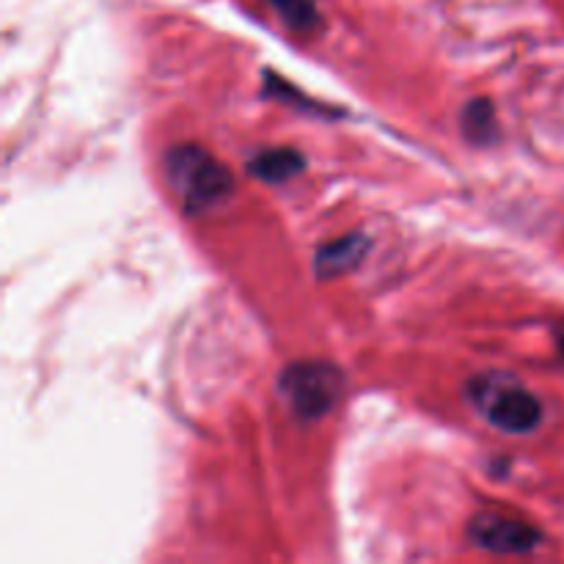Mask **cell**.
<instances>
[{
	"mask_svg": "<svg viewBox=\"0 0 564 564\" xmlns=\"http://www.w3.org/2000/svg\"><path fill=\"white\" fill-rule=\"evenodd\" d=\"M284 25L295 33H314L319 28L317 0H264Z\"/></svg>",
	"mask_w": 564,
	"mask_h": 564,
	"instance_id": "obj_8",
	"label": "cell"
},
{
	"mask_svg": "<svg viewBox=\"0 0 564 564\" xmlns=\"http://www.w3.org/2000/svg\"><path fill=\"white\" fill-rule=\"evenodd\" d=\"M369 240L364 235H347L339 240L325 242L323 248L314 257V273L319 279H339V275L350 273L352 268L361 264V259L367 257Z\"/></svg>",
	"mask_w": 564,
	"mask_h": 564,
	"instance_id": "obj_5",
	"label": "cell"
},
{
	"mask_svg": "<svg viewBox=\"0 0 564 564\" xmlns=\"http://www.w3.org/2000/svg\"><path fill=\"white\" fill-rule=\"evenodd\" d=\"M165 180L187 215H202L224 204L235 191L231 171L196 143H180L165 154Z\"/></svg>",
	"mask_w": 564,
	"mask_h": 564,
	"instance_id": "obj_1",
	"label": "cell"
},
{
	"mask_svg": "<svg viewBox=\"0 0 564 564\" xmlns=\"http://www.w3.org/2000/svg\"><path fill=\"white\" fill-rule=\"evenodd\" d=\"M345 391V375L328 361H295L279 375V394L295 416L314 422L334 411Z\"/></svg>",
	"mask_w": 564,
	"mask_h": 564,
	"instance_id": "obj_3",
	"label": "cell"
},
{
	"mask_svg": "<svg viewBox=\"0 0 564 564\" xmlns=\"http://www.w3.org/2000/svg\"><path fill=\"white\" fill-rule=\"evenodd\" d=\"M468 540L477 549L490 551V554L518 556L538 549L543 543V534L532 523H523L518 518L499 516V512H479L468 527Z\"/></svg>",
	"mask_w": 564,
	"mask_h": 564,
	"instance_id": "obj_4",
	"label": "cell"
},
{
	"mask_svg": "<svg viewBox=\"0 0 564 564\" xmlns=\"http://www.w3.org/2000/svg\"><path fill=\"white\" fill-rule=\"evenodd\" d=\"M556 347H560V352H562V358H564V328L556 330Z\"/></svg>",
	"mask_w": 564,
	"mask_h": 564,
	"instance_id": "obj_9",
	"label": "cell"
},
{
	"mask_svg": "<svg viewBox=\"0 0 564 564\" xmlns=\"http://www.w3.org/2000/svg\"><path fill=\"white\" fill-rule=\"evenodd\" d=\"M460 121H463V132H466L468 141L474 143H490L496 138V110H494V102L490 99H471V102L463 108L460 113Z\"/></svg>",
	"mask_w": 564,
	"mask_h": 564,
	"instance_id": "obj_7",
	"label": "cell"
},
{
	"mask_svg": "<svg viewBox=\"0 0 564 564\" xmlns=\"http://www.w3.org/2000/svg\"><path fill=\"white\" fill-rule=\"evenodd\" d=\"M466 397L490 427L507 435H529L543 424V402L512 375L485 372L468 380Z\"/></svg>",
	"mask_w": 564,
	"mask_h": 564,
	"instance_id": "obj_2",
	"label": "cell"
},
{
	"mask_svg": "<svg viewBox=\"0 0 564 564\" xmlns=\"http://www.w3.org/2000/svg\"><path fill=\"white\" fill-rule=\"evenodd\" d=\"M306 169V160L297 149L279 147V149H262L248 160V174L257 180L268 182V185H284V182L295 180Z\"/></svg>",
	"mask_w": 564,
	"mask_h": 564,
	"instance_id": "obj_6",
	"label": "cell"
}]
</instances>
